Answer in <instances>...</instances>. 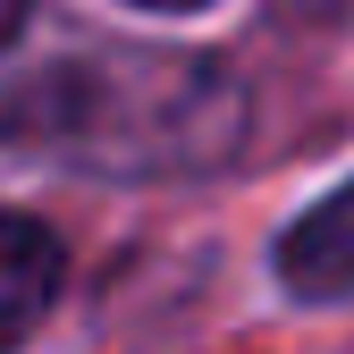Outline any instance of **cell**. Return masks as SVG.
Segmentation results:
<instances>
[{
	"mask_svg": "<svg viewBox=\"0 0 354 354\" xmlns=\"http://www.w3.org/2000/svg\"><path fill=\"white\" fill-rule=\"evenodd\" d=\"M279 287L295 304H346L354 295V177L279 236Z\"/></svg>",
	"mask_w": 354,
	"mask_h": 354,
	"instance_id": "1",
	"label": "cell"
},
{
	"mask_svg": "<svg viewBox=\"0 0 354 354\" xmlns=\"http://www.w3.org/2000/svg\"><path fill=\"white\" fill-rule=\"evenodd\" d=\"M59 279H68L59 236L26 211H0V354L42 329V313L59 304Z\"/></svg>",
	"mask_w": 354,
	"mask_h": 354,
	"instance_id": "2",
	"label": "cell"
},
{
	"mask_svg": "<svg viewBox=\"0 0 354 354\" xmlns=\"http://www.w3.org/2000/svg\"><path fill=\"white\" fill-rule=\"evenodd\" d=\"M127 9H160V17H186V9H211V0H127Z\"/></svg>",
	"mask_w": 354,
	"mask_h": 354,
	"instance_id": "3",
	"label": "cell"
},
{
	"mask_svg": "<svg viewBox=\"0 0 354 354\" xmlns=\"http://www.w3.org/2000/svg\"><path fill=\"white\" fill-rule=\"evenodd\" d=\"M17 26H26V0H0V42H9Z\"/></svg>",
	"mask_w": 354,
	"mask_h": 354,
	"instance_id": "4",
	"label": "cell"
}]
</instances>
